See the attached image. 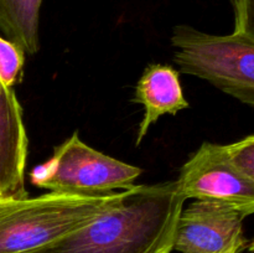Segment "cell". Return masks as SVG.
I'll return each mask as SVG.
<instances>
[{
	"label": "cell",
	"instance_id": "5",
	"mask_svg": "<svg viewBox=\"0 0 254 253\" xmlns=\"http://www.w3.org/2000/svg\"><path fill=\"white\" fill-rule=\"evenodd\" d=\"M185 198L223 203L254 213V181L228 158L225 145L205 141L181 166L176 180Z\"/></svg>",
	"mask_w": 254,
	"mask_h": 253
},
{
	"label": "cell",
	"instance_id": "10",
	"mask_svg": "<svg viewBox=\"0 0 254 253\" xmlns=\"http://www.w3.org/2000/svg\"><path fill=\"white\" fill-rule=\"evenodd\" d=\"M25 52L10 40L0 36V82L12 88L21 77Z\"/></svg>",
	"mask_w": 254,
	"mask_h": 253
},
{
	"label": "cell",
	"instance_id": "3",
	"mask_svg": "<svg viewBox=\"0 0 254 253\" xmlns=\"http://www.w3.org/2000/svg\"><path fill=\"white\" fill-rule=\"evenodd\" d=\"M174 61L183 73L210 82L238 101L254 106V39L232 32L212 35L178 25L171 35Z\"/></svg>",
	"mask_w": 254,
	"mask_h": 253
},
{
	"label": "cell",
	"instance_id": "13",
	"mask_svg": "<svg viewBox=\"0 0 254 253\" xmlns=\"http://www.w3.org/2000/svg\"><path fill=\"white\" fill-rule=\"evenodd\" d=\"M248 251H250L251 253H254V240L251 242V245L248 246Z\"/></svg>",
	"mask_w": 254,
	"mask_h": 253
},
{
	"label": "cell",
	"instance_id": "12",
	"mask_svg": "<svg viewBox=\"0 0 254 253\" xmlns=\"http://www.w3.org/2000/svg\"><path fill=\"white\" fill-rule=\"evenodd\" d=\"M235 9L233 32L254 39V0H232Z\"/></svg>",
	"mask_w": 254,
	"mask_h": 253
},
{
	"label": "cell",
	"instance_id": "1",
	"mask_svg": "<svg viewBox=\"0 0 254 253\" xmlns=\"http://www.w3.org/2000/svg\"><path fill=\"white\" fill-rule=\"evenodd\" d=\"M185 201L176 180L133 186L88 225L29 253H171Z\"/></svg>",
	"mask_w": 254,
	"mask_h": 253
},
{
	"label": "cell",
	"instance_id": "7",
	"mask_svg": "<svg viewBox=\"0 0 254 253\" xmlns=\"http://www.w3.org/2000/svg\"><path fill=\"white\" fill-rule=\"evenodd\" d=\"M29 139L14 89L0 82V197L29 196L25 188Z\"/></svg>",
	"mask_w": 254,
	"mask_h": 253
},
{
	"label": "cell",
	"instance_id": "6",
	"mask_svg": "<svg viewBox=\"0 0 254 253\" xmlns=\"http://www.w3.org/2000/svg\"><path fill=\"white\" fill-rule=\"evenodd\" d=\"M246 216L231 206L196 200L179 216L174 251L180 253H240L246 246Z\"/></svg>",
	"mask_w": 254,
	"mask_h": 253
},
{
	"label": "cell",
	"instance_id": "2",
	"mask_svg": "<svg viewBox=\"0 0 254 253\" xmlns=\"http://www.w3.org/2000/svg\"><path fill=\"white\" fill-rule=\"evenodd\" d=\"M123 192L0 197V253H29L60 240L113 207Z\"/></svg>",
	"mask_w": 254,
	"mask_h": 253
},
{
	"label": "cell",
	"instance_id": "4",
	"mask_svg": "<svg viewBox=\"0 0 254 253\" xmlns=\"http://www.w3.org/2000/svg\"><path fill=\"white\" fill-rule=\"evenodd\" d=\"M141 173L138 166L87 145L74 131L54 149L50 160L32 169L30 180L49 192L101 196L129 190Z\"/></svg>",
	"mask_w": 254,
	"mask_h": 253
},
{
	"label": "cell",
	"instance_id": "9",
	"mask_svg": "<svg viewBox=\"0 0 254 253\" xmlns=\"http://www.w3.org/2000/svg\"><path fill=\"white\" fill-rule=\"evenodd\" d=\"M42 0H0V31L25 54L40 49L39 24Z\"/></svg>",
	"mask_w": 254,
	"mask_h": 253
},
{
	"label": "cell",
	"instance_id": "11",
	"mask_svg": "<svg viewBox=\"0 0 254 253\" xmlns=\"http://www.w3.org/2000/svg\"><path fill=\"white\" fill-rule=\"evenodd\" d=\"M230 160L254 181V135L246 136L236 143L225 145Z\"/></svg>",
	"mask_w": 254,
	"mask_h": 253
},
{
	"label": "cell",
	"instance_id": "8",
	"mask_svg": "<svg viewBox=\"0 0 254 253\" xmlns=\"http://www.w3.org/2000/svg\"><path fill=\"white\" fill-rule=\"evenodd\" d=\"M144 108V116L139 124L135 145L139 146L154 123L165 114L176 116L189 108L184 96L179 72L170 64L151 63L145 67L135 86V94L131 99Z\"/></svg>",
	"mask_w": 254,
	"mask_h": 253
}]
</instances>
